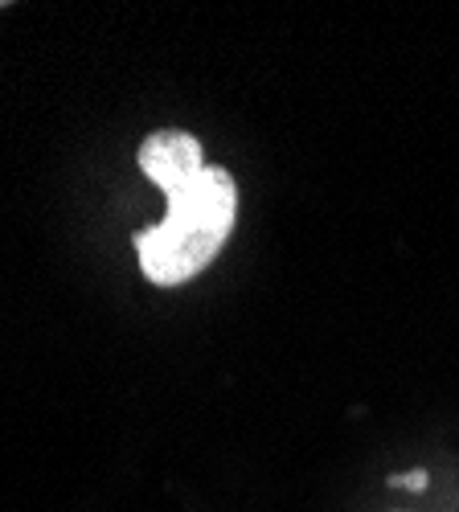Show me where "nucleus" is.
I'll use <instances>...</instances> for the list:
<instances>
[{"mask_svg":"<svg viewBox=\"0 0 459 512\" xmlns=\"http://www.w3.org/2000/svg\"><path fill=\"white\" fill-rule=\"evenodd\" d=\"M234 213H238V189L226 168H210L169 197V213L160 226H148L140 242V267L156 287H177L201 275L218 259L222 242L234 230Z\"/></svg>","mask_w":459,"mask_h":512,"instance_id":"1","label":"nucleus"},{"mask_svg":"<svg viewBox=\"0 0 459 512\" xmlns=\"http://www.w3.org/2000/svg\"><path fill=\"white\" fill-rule=\"evenodd\" d=\"M140 168L164 197H177L205 173L201 144L189 132H156L140 148Z\"/></svg>","mask_w":459,"mask_h":512,"instance_id":"2","label":"nucleus"},{"mask_svg":"<svg viewBox=\"0 0 459 512\" xmlns=\"http://www.w3.org/2000/svg\"><path fill=\"white\" fill-rule=\"evenodd\" d=\"M390 484H394V488H414V492H419V488H427V472H410V476H394Z\"/></svg>","mask_w":459,"mask_h":512,"instance_id":"3","label":"nucleus"}]
</instances>
